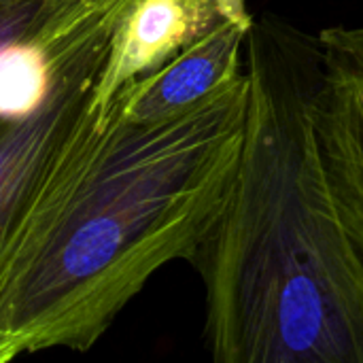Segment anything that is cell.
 <instances>
[{
  "instance_id": "2",
  "label": "cell",
  "mask_w": 363,
  "mask_h": 363,
  "mask_svg": "<svg viewBox=\"0 0 363 363\" xmlns=\"http://www.w3.org/2000/svg\"><path fill=\"white\" fill-rule=\"evenodd\" d=\"M128 0H0V363L26 355L40 285L123 130L100 98Z\"/></svg>"
},
{
  "instance_id": "3",
  "label": "cell",
  "mask_w": 363,
  "mask_h": 363,
  "mask_svg": "<svg viewBox=\"0 0 363 363\" xmlns=\"http://www.w3.org/2000/svg\"><path fill=\"white\" fill-rule=\"evenodd\" d=\"M317 40L313 121L338 215L363 262V28H323Z\"/></svg>"
},
{
  "instance_id": "1",
  "label": "cell",
  "mask_w": 363,
  "mask_h": 363,
  "mask_svg": "<svg viewBox=\"0 0 363 363\" xmlns=\"http://www.w3.org/2000/svg\"><path fill=\"white\" fill-rule=\"evenodd\" d=\"M319 70L317 38L272 15L253 19L238 168L191 264L215 363H363V262L313 121Z\"/></svg>"
},
{
  "instance_id": "4",
  "label": "cell",
  "mask_w": 363,
  "mask_h": 363,
  "mask_svg": "<svg viewBox=\"0 0 363 363\" xmlns=\"http://www.w3.org/2000/svg\"><path fill=\"white\" fill-rule=\"evenodd\" d=\"M253 19L247 0H128L115 30L100 98L155 72L225 21Z\"/></svg>"
},
{
  "instance_id": "5",
  "label": "cell",
  "mask_w": 363,
  "mask_h": 363,
  "mask_svg": "<svg viewBox=\"0 0 363 363\" xmlns=\"http://www.w3.org/2000/svg\"><path fill=\"white\" fill-rule=\"evenodd\" d=\"M253 19L217 26L155 72L119 89L123 115L132 121L166 119L200 104L238 77L245 70L242 47H247Z\"/></svg>"
}]
</instances>
